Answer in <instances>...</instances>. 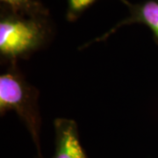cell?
<instances>
[{"instance_id": "cell-1", "label": "cell", "mask_w": 158, "mask_h": 158, "mask_svg": "<svg viewBox=\"0 0 158 158\" xmlns=\"http://www.w3.org/2000/svg\"><path fill=\"white\" fill-rule=\"evenodd\" d=\"M48 32L46 18L27 17L14 12L2 14L0 54L10 60L26 56L45 43Z\"/></svg>"}, {"instance_id": "cell-2", "label": "cell", "mask_w": 158, "mask_h": 158, "mask_svg": "<svg viewBox=\"0 0 158 158\" xmlns=\"http://www.w3.org/2000/svg\"><path fill=\"white\" fill-rule=\"evenodd\" d=\"M38 91L28 85L15 69L0 76V113L15 111L29 130L40 151V117L38 108Z\"/></svg>"}, {"instance_id": "cell-3", "label": "cell", "mask_w": 158, "mask_h": 158, "mask_svg": "<svg viewBox=\"0 0 158 158\" xmlns=\"http://www.w3.org/2000/svg\"><path fill=\"white\" fill-rule=\"evenodd\" d=\"M56 130V148L52 158H87L79 140L76 121L69 118H56L54 122Z\"/></svg>"}, {"instance_id": "cell-4", "label": "cell", "mask_w": 158, "mask_h": 158, "mask_svg": "<svg viewBox=\"0 0 158 158\" xmlns=\"http://www.w3.org/2000/svg\"><path fill=\"white\" fill-rule=\"evenodd\" d=\"M129 16L118 22L107 33L97 38L93 42H98L107 39L108 37L119 27L135 23L143 24L151 30L154 39L158 44V0H147L140 4H129Z\"/></svg>"}, {"instance_id": "cell-5", "label": "cell", "mask_w": 158, "mask_h": 158, "mask_svg": "<svg viewBox=\"0 0 158 158\" xmlns=\"http://www.w3.org/2000/svg\"><path fill=\"white\" fill-rule=\"evenodd\" d=\"M9 6L11 12L27 17H43L48 16V12L45 6L38 0H0Z\"/></svg>"}, {"instance_id": "cell-6", "label": "cell", "mask_w": 158, "mask_h": 158, "mask_svg": "<svg viewBox=\"0 0 158 158\" xmlns=\"http://www.w3.org/2000/svg\"><path fill=\"white\" fill-rule=\"evenodd\" d=\"M97 0H67L66 17L69 21H74ZM128 6L130 3L127 0H120Z\"/></svg>"}]
</instances>
